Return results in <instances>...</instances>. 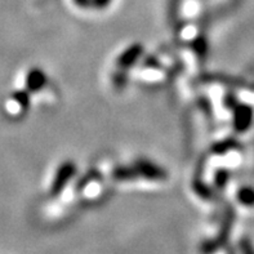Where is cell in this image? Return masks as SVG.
I'll return each mask as SVG.
<instances>
[{"mask_svg":"<svg viewBox=\"0 0 254 254\" xmlns=\"http://www.w3.org/2000/svg\"><path fill=\"white\" fill-rule=\"evenodd\" d=\"M242 249H243V253L244 254H254V251H252L251 247H248L247 244H243Z\"/></svg>","mask_w":254,"mask_h":254,"instance_id":"obj_1","label":"cell"}]
</instances>
